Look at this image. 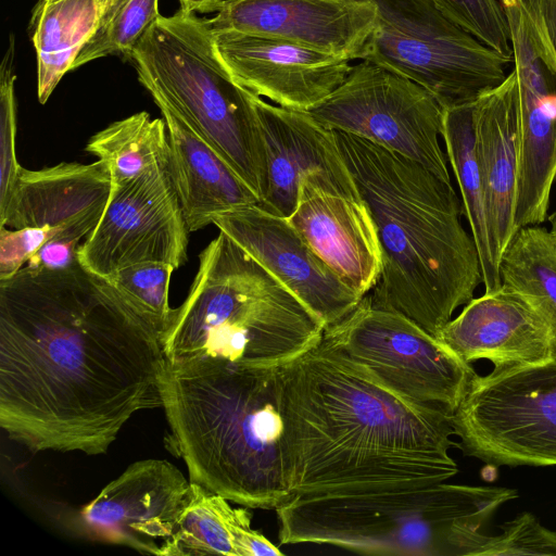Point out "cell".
Masks as SVG:
<instances>
[{
	"label": "cell",
	"mask_w": 556,
	"mask_h": 556,
	"mask_svg": "<svg viewBox=\"0 0 556 556\" xmlns=\"http://www.w3.org/2000/svg\"><path fill=\"white\" fill-rule=\"evenodd\" d=\"M157 336L80 263L0 280V427L33 452L106 453L163 406Z\"/></svg>",
	"instance_id": "cell-1"
},
{
	"label": "cell",
	"mask_w": 556,
	"mask_h": 556,
	"mask_svg": "<svg viewBox=\"0 0 556 556\" xmlns=\"http://www.w3.org/2000/svg\"><path fill=\"white\" fill-rule=\"evenodd\" d=\"M293 495L382 492L454 477L452 418L403 402L321 340L278 368Z\"/></svg>",
	"instance_id": "cell-2"
},
{
	"label": "cell",
	"mask_w": 556,
	"mask_h": 556,
	"mask_svg": "<svg viewBox=\"0 0 556 556\" xmlns=\"http://www.w3.org/2000/svg\"><path fill=\"white\" fill-rule=\"evenodd\" d=\"M334 131L377 229L382 270L371 303L435 337L482 282L476 243L460 220L462 200L420 163Z\"/></svg>",
	"instance_id": "cell-3"
},
{
	"label": "cell",
	"mask_w": 556,
	"mask_h": 556,
	"mask_svg": "<svg viewBox=\"0 0 556 556\" xmlns=\"http://www.w3.org/2000/svg\"><path fill=\"white\" fill-rule=\"evenodd\" d=\"M278 368L165 366L162 408L190 481L249 508L276 509L293 496Z\"/></svg>",
	"instance_id": "cell-4"
},
{
	"label": "cell",
	"mask_w": 556,
	"mask_h": 556,
	"mask_svg": "<svg viewBox=\"0 0 556 556\" xmlns=\"http://www.w3.org/2000/svg\"><path fill=\"white\" fill-rule=\"evenodd\" d=\"M321 321L268 270L219 231L199 255L184 303L161 344L165 366L277 368L318 344Z\"/></svg>",
	"instance_id": "cell-5"
},
{
	"label": "cell",
	"mask_w": 556,
	"mask_h": 556,
	"mask_svg": "<svg viewBox=\"0 0 556 556\" xmlns=\"http://www.w3.org/2000/svg\"><path fill=\"white\" fill-rule=\"evenodd\" d=\"M515 497L516 490L508 488L441 482L358 494H296L275 510L281 544H330L372 555L475 556L482 525Z\"/></svg>",
	"instance_id": "cell-6"
},
{
	"label": "cell",
	"mask_w": 556,
	"mask_h": 556,
	"mask_svg": "<svg viewBox=\"0 0 556 556\" xmlns=\"http://www.w3.org/2000/svg\"><path fill=\"white\" fill-rule=\"evenodd\" d=\"M128 60L153 100L173 109L261 202L267 188V155L253 92L239 85L222 61L206 20L180 9L160 15Z\"/></svg>",
	"instance_id": "cell-7"
},
{
	"label": "cell",
	"mask_w": 556,
	"mask_h": 556,
	"mask_svg": "<svg viewBox=\"0 0 556 556\" xmlns=\"http://www.w3.org/2000/svg\"><path fill=\"white\" fill-rule=\"evenodd\" d=\"M377 21L361 60L427 89L443 109L498 86L513 60L450 20L433 0H368Z\"/></svg>",
	"instance_id": "cell-8"
},
{
	"label": "cell",
	"mask_w": 556,
	"mask_h": 556,
	"mask_svg": "<svg viewBox=\"0 0 556 556\" xmlns=\"http://www.w3.org/2000/svg\"><path fill=\"white\" fill-rule=\"evenodd\" d=\"M321 343L414 408L451 418L476 375L419 325L374 306L369 293L325 328Z\"/></svg>",
	"instance_id": "cell-9"
},
{
	"label": "cell",
	"mask_w": 556,
	"mask_h": 556,
	"mask_svg": "<svg viewBox=\"0 0 556 556\" xmlns=\"http://www.w3.org/2000/svg\"><path fill=\"white\" fill-rule=\"evenodd\" d=\"M452 426L463 453L486 464L556 465V361L476 374Z\"/></svg>",
	"instance_id": "cell-10"
},
{
	"label": "cell",
	"mask_w": 556,
	"mask_h": 556,
	"mask_svg": "<svg viewBox=\"0 0 556 556\" xmlns=\"http://www.w3.org/2000/svg\"><path fill=\"white\" fill-rule=\"evenodd\" d=\"M307 112L324 126L414 160L451 184L440 144L444 109L413 80L362 61L339 88Z\"/></svg>",
	"instance_id": "cell-11"
},
{
	"label": "cell",
	"mask_w": 556,
	"mask_h": 556,
	"mask_svg": "<svg viewBox=\"0 0 556 556\" xmlns=\"http://www.w3.org/2000/svg\"><path fill=\"white\" fill-rule=\"evenodd\" d=\"M188 232L170 165L156 167L112 185L103 214L77 257L103 279L140 263L178 268L187 257Z\"/></svg>",
	"instance_id": "cell-12"
},
{
	"label": "cell",
	"mask_w": 556,
	"mask_h": 556,
	"mask_svg": "<svg viewBox=\"0 0 556 556\" xmlns=\"http://www.w3.org/2000/svg\"><path fill=\"white\" fill-rule=\"evenodd\" d=\"M518 83L519 176L515 228L544 223L556 180V56L535 36L523 4L504 9Z\"/></svg>",
	"instance_id": "cell-13"
},
{
	"label": "cell",
	"mask_w": 556,
	"mask_h": 556,
	"mask_svg": "<svg viewBox=\"0 0 556 556\" xmlns=\"http://www.w3.org/2000/svg\"><path fill=\"white\" fill-rule=\"evenodd\" d=\"M288 220L351 288L363 296L371 292L382 270L381 250L348 166L305 174Z\"/></svg>",
	"instance_id": "cell-14"
},
{
	"label": "cell",
	"mask_w": 556,
	"mask_h": 556,
	"mask_svg": "<svg viewBox=\"0 0 556 556\" xmlns=\"http://www.w3.org/2000/svg\"><path fill=\"white\" fill-rule=\"evenodd\" d=\"M212 224L296 296L325 328L346 317L364 298L307 244L287 217L271 214L258 203L216 214Z\"/></svg>",
	"instance_id": "cell-15"
},
{
	"label": "cell",
	"mask_w": 556,
	"mask_h": 556,
	"mask_svg": "<svg viewBox=\"0 0 556 556\" xmlns=\"http://www.w3.org/2000/svg\"><path fill=\"white\" fill-rule=\"evenodd\" d=\"M191 481L165 459L129 465L80 510L87 530L104 542L166 556Z\"/></svg>",
	"instance_id": "cell-16"
},
{
	"label": "cell",
	"mask_w": 556,
	"mask_h": 556,
	"mask_svg": "<svg viewBox=\"0 0 556 556\" xmlns=\"http://www.w3.org/2000/svg\"><path fill=\"white\" fill-rule=\"evenodd\" d=\"M206 20L213 34L282 39L348 60L362 56L377 9L368 0H224Z\"/></svg>",
	"instance_id": "cell-17"
},
{
	"label": "cell",
	"mask_w": 556,
	"mask_h": 556,
	"mask_svg": "<svg viewBox=\"0 0 556 556\" xmlns=\"http://www.w3.org/2000/svg\"><path fill=\"white\" fill-rule=\"evenodd\" d=\"M233 79L276 105L308 111L348 78L350 60L282 39L239 33L213 34Z\"/></svg>",
	"instance_id": "cell-18"
},
{
	"label": "cell",
	"mask_w": 556,
	"mask_h": 556,
	"mask_svg": "<svg viewBox=\"0 0 556 556\" xmlns=\"http://www.w3.org/2000/svg\"><path fill=\"white\" fill-rule=\"evenodd\" d=\"M435 338L467 364L490 361L494 371L552 359L544 317L526 294L504 282L472 298Z\"/></svg>",
	"instance_id": "cell-19"
},
{
	"label": "cell",
	"mask_w": 556,
	"mask_h": 556,
	"mask_svg": "<svg viewBox=\"0 0 556 556\" xmlns=\"http://www.w3.org/2000/svg\"><path fill=\"white\" fill-rule=\"evenodd\" d=\"M112 181L100 160L62 162L41 169L21 168L15 188L0 211V226L11 229L49 226L54 239L80 242L99 223Z\"/></svg>",
	"instance_id": "cell-20"
},
{
	"label": "cell",
	"mask_w": 556,
	"mask_h": 556,
	"mask_svg": "<svg viewBox=\"0 0 556 556\" xmlns=\"http://www.w3.org/2000/svg\"><path fill=\"white\" fill-rule=\"evenodd\" d=\"M476 153L482 176L488 230L494 257L501 258L517 230L515 207L519 176L518 83L513 67L473 109Z\"/></svg>",
	"instance_id": "cell-21"
},
{
	"label": "cell",
	"mask_w": 556,
	"mask_h": 556,
	"mask_svg": "<svg viewBox=\"0 0 556 556\" xmlns=\"http://www.w3.org/2000/svg\"><path fill=\"white\" fill-rule=\"evenodd\" d=\"M267 155V188L258 203L265 211L289 217L303 176L316 169H343L336 131L307 111L270 104L253 93Z\"/></svg>",
	"instance_id": "cell-22"
},
{
	"label": "cell",
	"mask_w": 556,
	"mask_h": 556,
	"mask_svg": "<svg viewBox=\"0 0 556 556\" xmlns=\"http://www.w3.org/2000/svg\"><path fill=\"white\" fill-rule=\"evenodd\" d=\"M154 102L166 124L170 172L189 231L212 224L216 214L260 202L250 187L173 109L163 101Z\"/></svg>",
	"instance_id": "cell-23"
},
{
	"label": "cell",
	"mask_w": 556,
	"mask_h": 556,
	"mask_svg": "<svg viewBox=\"0 0 556 556\" xmlns=\"http://www.w3.org/2000/svg\"><path fill=\"white\" fill-rule=\"evenodd\" d=\"M191 481L188 503L166 556H280L283 553L252 529L251 514Z\"/></svg>",
	"instance_id": "cell-24"
},
{
	"label": "cell",
	"mask_w": 556,
	"mask_h": 556,
	"mask_svg": "<svg viewBox=\"0 0 556 556\" xmlns=\"http://www.w3.org/2000/svg\"><path fill=\"white\" fill-rule=\"evenodd\" d=\"M109 0H54L35 5L30 20L37 55V94L45 104L94 33Z\"/></svg>",
	"instance_id": "cell-25"
},
{
	"label": "cell",
	"mask_w": 556,
	"mask_h": 556,
	"mask_svg": "<svg viewBox=\"0 0 556 556\" xmlns=\"http://www.w3.org/2000/svg\"><path fill=\"white\" fill-rule=\"evenodd\" d=\"M475 101L444 109L441 137L478 250L484 292H489L502 285V278L488 230L484 189L476 153Z\"/></svg>",
	"instance_id": "cell-26"
},
{
	"label": "cell",
	"mask_w": 556,
	"mask_h": 556,
	"mask_svg": "<svg viewBox=\"0 0 556 556\" xmlns=\"http://www.w3.org/2000/svg\"><path fill=\"white\" fill-rule=\"evenodd\" d=\"M86 150L108 166L112 185L170 165L165 121L147 112L110 124L89 139Z\"/></svg>",
	"instance_id": "cell-27"
},
{
	"label": "cell",
	"mask_w": 556,
	"mask_h": 556,
	"mask_svg": "<svg viewBox=\"0 0 556 556\" xmlns=\"http://www.w3.org/2000/svg\"><path fill=\"white\" fill-rule=\"evenodd\" d=\"M502 282L526 294L544 317L556 361V243L539 225L520 228L502 255Z\"/></svg>",
	"instance_id": "cell-28"
},
{
	"label": "cell",
	"mask_w": 556,
	"mask_h": 556,
	"mask_svg": "<svg viewBox=\"0 0 556 556\" xmlns=\"http://www.w3.org/2000/svg\"><path fill=\"white\" fill-rule=\"evenodd\" d=\"M176 268L166 263L148 262L125 267L105 279L119 299L162 341L175 308L169 306L170 277Z\"/></svg>",
	"instance_id": "cell-29"
},
{
	"label": "cell",
	"mask_w": 556,
	"mask_h": 556,
	"mask_svg": "<svg viewBox=\"0 0 556 556\" xmlns=\"http://www.w3.org/2000/svg\"><path fill=\"white\" fill-rule=\"evenodd\" d=\"M159 16V0H109L72 70L108 55H123L128 60L139 39Z\"/></svg>",
	"instance_id": "cell-30"
},
{
	"label": "cell",
	"mask_w": 556,
	"mask_h": 556,
	"mask_svg": "<svg viewBox=\"0 0 556 556\" xmlns=\"http://www.w3.org/2000/svg\"><path fill=\"white\" fill-rule=\"evenodd\" d=\"M433 2L450 20L479 41L513 60L510 29L505 10L498 0H433Z\"/></svg>",
	"instance_id": "cell-31"
},
{
	"label": "cell",
	"mask_w": 556,
	"mask_h": 556,
	"mask_svg": "<svg viewBox=\"0 0 556 556\" xmlns=\"http://www.w3.org/2000/svg\"><path fill=\"white\" fill-rule=\"evenodd\" d=\"M14 37L11 36L0 65V211L7 205L22 168L15 151L17 104L14 91Z\"/></svg>",
	"instance_id": "cell-32"
},
{
	"label": "cell",
	"mask_w": 556,
	"mask_h": 556,
	"mask_svg": "<svg viewBox=\"0 0 556 556\" xmlns=\"http://www.w3.org/2000/svg\"><path fill=\"white\" fill-rule=\"evenodd\" d=\"M502 533L483 534L475 556L553 555L556 556V530H549L530 513H522L500 526Z\"/></svg>",
	"instance_id": "cell-33"
},
{
	"label": "cell",
	"mask_w": 556,
	"mask_h": 556,
	"mask_svg": "<svg viewBox=\"0 0 556 556\" xmlns=\"http://www.w3.org/2000/svg\"><path fill=\"white\" fill-rule=\"evenodd\" d=\"M58 232L49 226L11 229L0 226V280L13 277Z\"/></svg>",
	"instance_id": "cell-34"
},
{
	"label": "cell",
	"mask_w": 556,
	"mask_h": 556,
	"mask_svg": "<svg viewBox=\"0 0 556 556\" xmlns=\"http://www.w3.org/2000/svg\"><path fill=\"white\" fill-rule=\"evenodd\" d=\"M79 242L52 239L43 244L26 263L31 269H64L78 263Z\"/></svg>",
	"instance_id": "cell-35"
},
{
	"label": "cell",
	"mask_w": 556,
	"mask_h": 556,
	"mask_svg": "<svg viewBox=\"0 0 556 556\" xmlns=\"http://www.w3.org/2000/svg\"><path fill=\"white\" fill-rule=\"evenodd\" d=\"M534 33L556 56V0H522Z\"/></svg>",
	"instance_id": "cell-36"
},
{
	"label": "cell",
	"mask_w": 556,
	"mask_h": 556,
	"mask_svg": "<svg viewBox=\"0 0 556 556\" xmlns=\"http://www.w3.org/2000/svg\"><path fill=\"white\" fill-rule=\"evenodd\" d=\"M224 0H179L180 10L188 13L217 11Z\"/></svg>",
	"instance_id": "cell-37"
},
{
	"label": "cell",
	"mask_w": 556,
	"mask_h": 556,
	"mask_svg": "<svg viewBox=\"0 0 556 556\" xmlns=\"http://www.w3.org/2000/svg\"><path fill=\"white\" fill-rule=\"evenodd\" d=\"M547 220L549 222V233L556 243V210L547 216Z\"/></svg>",
	"instance_id": "cell-38"
},
{
	"label": "cell",
	"mask_w": 556,
	"mask_h": 556,
	"mask_svg": "<svg viewBox=\"0 0 556 556\" xmlns=\"http://www.w3.org/2000/svg\"><path fill=\"white\" fill-rule=\"evenodd\" d=\"M504 9H511L521 4L522 0H498Z\"/></svg>",
	"instance_id": "cell-39"
},
{
	"label": "cell",
	"mask_w": 556,
	"mask_h": 556,
	"mask_svg": "<svg viewBox=\"0 0 556 556\" xmlns=\"http://www.w3.org/2000/svg\"><path fill=\"white\" fill-rule=\"evenodd\" d=\"M52 1H54V0H38L36 5H42V4H46V3H50Z\"/></svg>",
	"instance_id": "cell-40"
}]
</instances>
